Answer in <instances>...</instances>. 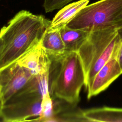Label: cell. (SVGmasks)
Wrapping results in <instances>:
<instances>
[{"label": "cell", "instance_id": "cell-10", "mask_svg": "<svg viewBox=\"0 0 122 122\" xmlns=\"http://www.w3.org/2000/svg\"><path fill=\"white\" fill-rule=\"evenodd\" d=\"M89 2V0H80L66 5L55 15L51 22L49 28L52 30H60L65 26Z\"/></svg>", "mask_w": 122, "mask_h": 122}, {"label": "cell", "instance_id": "cell-15", "mask_svg": "<svg viewBox=\"0 0 122 122\" xmlns=\"http://www.w3.org/2000/svg\"><path fill=\"white\" fill-rule=\"evenodd\" d=\"M117 61L119 63V66L121 68V69L122 71V43L121 45V46L120 47L119 51V53L117 58Z\"/></svg>", "mask_w": 122, "mask_h": 122}, {"label": "cell", "instance_id": "cell-6", "mask_svg": "<svg viewBox=\"0 0 122 122\" xmlns=\"http://www.w3.org/2000/svg\"><path fill=\"white\" fill-rule=\"evenodd\" d=\"M33 74L16 61L0 69V97L4 103L26 84Z\"/></svg>", "mask_w": 122, "mask_h": 122}, {"label": "cell", "instance_id": "cell-18", "mask_svg": "<svg viewBox=\"0 0 122 122\" xmlns=\"http://www.w3.org/2000/svg\"><path fill=\"white\" fill-rule=\"evenodd\" d=\"M1 41L0 39V49H1Z\"/></svg>", "mask_w": 122, "mask_h": 122}, {"label": "cell", "instance_id": "cell-8", "mask_svg": "<svg viewBox=\"0 0 122 122\" xmlns=\"http://www.w3.org/2000/svg\"><path fill=\"white\" fill-rule=\"evenodd\" d=\"M33 75L50 71L51 60L42 47L41 42L16 61Z\"/></svg>", "mask_w": 122, "mask_h": 122}, {"label": "cell", "instance_id": "cell-5", "mask_svg": "<svg viewBox=\"0 0 122 122\" xmlns=\"http://www.w3.org/2000/svg\"><path fill=\"white\" fill-rule=\"evenodd\" d=\"M43 97L38 93H17L2 104L0 118L5 122L28 121L42 113Z\"/></svg>", "mask_w": 122, "mask_h": 122}, {"label": "cell", "instance_id": "cell-7", "mask_svg": "<svg viewBox=\"0 0 122 122\" xmlns=\"http://www.w3.org/2000/svg\"><path fill=\"white\" fill-rule=\"evenodd\" d=\"M122 74V71L117 59L109 61L93 77L90 86L86 90L87 98L90 99L104 91Z\"/></svg>", "mask_w": 122, "mask_h": 122}, {"label": "cell", "instance_id": "cell-14", "mask_svg": "<svg viewBox=\"0 0 122 122\" xmlns=\"http://www.w3.org/2000/svg\"><path fill=\"white\" fill-rule=\"evenodd\" d=\"M73 0H44L43 7L46 13L62 8Z\"/></svg>", "mask_w": 122, "mask_h": 122}, {"label": "cell", "instance_id": "cell-17", "mask_svg": "<svg viewBox=\"0 0 122 122\" xmlns=\"http://www.w3.org/2000/svg\"><path fill=\"white\" fill-rule=\"evenodd\" d=\"M2 102H1V99H0V108H1V106L2 105Z\"/></svg>", "mask_w": 122, "mask_h": 122}, {"label": "cell", "instance_id": "cell-4", "mask_svg": "<svg viewBox=\"0 0 122 122\" xmlns=\"http://www.w3.org/2000/svg\"><path fill=\"white\" fill-rule=\"evenodd\" d=\"M91 31L122 27V0H100L88 4L66 25Z\"/></svg>", "mask_w": 122, "mask_h": 122}, {"label": "cell", "instance_id": "cell-12", "mask_svg": "<svg viewBox=\"0 0 122 122\" xmlns=\"http://www.w3.org/2000/svg\"><path fill=\"white\" fill-rule=\"evenodd\" d=\"M66 52H77L88 37L90 31L71 29L66 26L60 30Z\"/></svg>", "mask_w": 122, "mask_h": 122}, {"label": "cell", "instance_id": "cell-13", "mask_svg": "<svg viewBox=\"0 0 122 122\" xmlns=\"http://www.w3.org/2000/svg\"><path fill=\"white\" fill-rule=\"evenodd\" d=\"M49 71L33 75L23 87L17 93H38L41 95L43 99L51 96L49 84Z\"/></svg>", "mask_w": 122, "mask_h": 122}, {"label": "cell", "instance_id": "cell-3", "mask_svg": "<svg viewBox=\"0 0 122 122\" xmlns=\"http://www.w3.org/2000/svg\"><path fill=\"white\" fill-rule=\"evenodd\" d=\"M51 60L49 84L51 97L77 105L85 79L77 52H66L59 58Z\"/></svg>", "mask_w": 122, "mask_h": 122}, {"label": "cell", "instance_id": "cell-9", "mask_svg": "<svg viewBox=\"0 0 122 122\" xmlns=\"http://www.w3.org/2000/svg\"><path fill=\"white\" fill-rule=\"evenodd\" d=\"M41 44L51 59L59 58L66 52L60 30L50 29L49 27L43 34Z\"/></svg>", "mask_w": 122, "mask_h": 122}, {"label": "cell", "instance_id": "cell-16", "mask_svg": "<svg viewBox=\"0 0 122 122\" xmlns=\"http://www.w3.org/2000/svg\"><path fill=\"white\" fill-rule=\"evenodd\" d=\"M118 31L119 36H120V38H121V39H122V27L119 28L118 29Z\"/></svg>", "mask_w": 122, "mask_h": 122}, {"label": "cell", "instance_id": "cell-11", "mask_svg": "<svg viewBox=\"0 0 122 122\" xmlns=\"http://www.w3.org/2000/svg\"><path fill=\"white\" fill-rule=\"evenodd\" d=\"M88 122H122V108L103 106L83 110Z\"/></svg>", "mask_w": 122, "mask_h": 122}, {"label": "cell", "instance_id": "cell-1", "mask_svg": "<svg viewBox=\"0 0 122 122\" xmlns=\"http://www.w3.org/2000/svg\"><path fill=\"white\" fill-rule=\"evenodd\" d=\"M51 21L21 10L0 30V69L17 61L39 44Z\"/></svg>", "mask_w": 122, "mask_h": 122}, {"label": "cell", "instance_id": "cell-2", "mask_svg": "<svg viewBox=\"0 0 122 122\" xmlns=\"http://www.w3.org/2000/svg\"><path fill=\"white\" fill-rule=\"evenodd\" d=\"M122 43L117 28L90 31L77 51L84 71L86 90L99 70L110 60L117 59Z\"/></svg>", "mask_w": 122, "mask_h": 122}]
</instances>
